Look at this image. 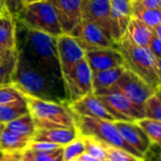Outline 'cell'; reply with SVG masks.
Instances as JSON below:
<instances>
[{
  "label": "cell",
  "mask_w": 161,
  "mask_h": 161,
  "mask_svg": "<svg viewBox=\"0 0 161 161\" xmlns=\"http://www.w3.org/2000/svg\"><path fill=\"white\" fill-rule=\"evenodd\" d=\"M69 161H79V160H77V159H72V160H69Z\"/></svg>",
  "instance_id": "obj_46"
},
{
  "label": "cell",
  "mask_w": 161,
  "mask_h": 161,
  "mask_svg": "<svg viewBox=\"0 0 161 161\" xmlns=\"http://www.w3.org/2000/svg\"><path fill=\"white\" fill-rule=\"evenodd\" d=\"M144 118L161 122L160 91L156 92L142 105Z\"/></svg>",
  "instance_id": "obj_28"
},
{
  "label": "cell",
  "mask_w": 161,
  "mask_h": 161,
  "mask_svg": "<svg viewBox=\"0 0 161 161\" xmlns=\"http://www.w3.org/2000/svg\"><path fill=\"white\" fill-rule=\"evenodd\" d=\"M30 140L18 136L0 125V151L6 152H24Z\"/></svg>",
  "instance_id": "obj_22"
},
{
  "label": "cell",
  "mask_w": 161,
  "mask_h": 161,
  "mask_svg": "<svg viewBox=\"0 0 161 161\" xmlns=\"http://www.w3.org/2000/svg\"><path fill=\"white\" fill-rule=\"evenodd\" d=\"M112 88L121 92L131 102L139 106H142L147 98L158 92L127 69H125Z\"/></svg>",
  "instance_id": "obj_10"
},
{
  "label": "cell",
  "mask_w": 161,
  "mask_h": 161,
  "mask_svg": "<svg viewBox=\"0 0 161 161\" xmlns=\"http://www.w3.org/2000/svg\"><path fill=\"white\" fill-rule=\"evenodd\" d=\"M23 98H24L23 93L12 84L0 87V105L15 100L23 99Z\"/></svg>",
  "instance_id": "obj_33"
},
{
  "label": "cell",
  "mask_w": 161,
  "mask_h": 161,
  "mask_svg": "<svg viewBox=\"0 0 161 161\" xmlns=\"http://www.w3.org/2000/svg\"><path fill=\"white\" fill-rule=\"evenodd\" d=\"M81 19L97 25L113 41L110 0H81Z\"/></svg>",
  "instance_id": "obj_11"
},
{
  "label": "cell",
  "mask_w": 161,
  "mask_h": 161,
  "mask_svg": "<svg viewBox=\"0 0 161 161\" xmlns=\"http://www.w3.org/2000/svg\"><path fill=\"white\" fill-rule=\"evenodd\" d=\"M141 0H132V2H140Z\"/></svg>",
  "instance_id": "obj_45"
},
{
  "label": "cell",
  "mask_w": 161,
  "mask_h": 161,
  "mask_svg": "<svg viewBox=\"0 0 161 161\" xmlns=\"http://www.w3.org/2000/svg\"><path fill=\"white\" fill-rule=\"evenodd\" d=\"M114 125L118 129L123 140L143 158L145 152L152 143L142 128L135 122L115 121Z\"/></svg>",
  "instance_id": "obj_17"
},
{
  "label": "cell",
  "mask_w": 161,
  "mask_h": 161,
  "mask_svg": "<svg viewBox=\"0 0 161 161\" xmlns=\"http://www.w3.org/2000/svg\"><path fill=\"white\" fill-rule=\"evenodd\" d=\"M56 10L63 34H70L81 21V0H48Z\"/></svg>",
  "instance_id": "obj_15"
},
{
  "label": "cell",
  "mask_w": 161,
  "mask_h": 161,
  "mask_svg": "<svg viewBox=\"0 0 161 161\" xmlns=\"http://www.w3.org/2000/svg\"><path fill=\"white\" fill-rule=\"evenodd\" d=\"M2 156H3V152L0 151V160H1V158H2Z\"/></svg>",
  "instance_id": "obj_44"
},
{
  "label": "cell",
  "mask_w": 161,
  "mask_h": 161,
  "mask_svg": "<svg viewBox=\"0 0 161 161\" xmlns=\"http://www.w3.org/2000/svg\"><path fill=\"white\" fill-rule=\"evenodd\" d=\"M83 153H85L84 144L81 137L78 135L76 139L63 146V161L75 159Z\"/></svg>",
  "instance_id": "obj_32"
},
{
  "label": "cell",
  "mask_w": 161,
  "mask_h": 161,
  "mask_svg": "<svg viewBox=\"0 0 161 161\" xmlns=\"http://www.w3.org/2000/svg\"><path fill=\"white\" fill-rule=\"evenodd\" d=\"M15 51V50H14ZM13 51H11V52H1L0 51V59L1 58H5V57H7L8 55H9L10 53H12Z\"/></svg>",
  "instance_id": "obj_41"
},
{
  "label": "cell",
  "mask_w": 161,
  "mask_h": 161,
  "mask_svg": "<svg viewBox=\"0 0 161 161\" xmlns=\"http://www.w3.org/2000/svg\"><path fill=\"white\" fill-rule=\"evenodd\" d=\"M69 109L75 116L102 119L115 122L112 115L106 109L94 93L86 95L68 105Z\"/></svg>",
  "instance_id": "obj_16"
},
{
  "label": "cell",
  "mask_w": 161,
  "mask_h": 161,
  "mask_svg": "<svg viewBox=\"0 0 161 161\" xmlns=\"http://www.w3.org/2000/svg\"><path fill=\"white\" fill-rule=\"evenodd\" d=\"M94 94L115 121L137 122L144 118L142 106L134 104L121 92L112 87L94 92Z\"/></svg>",
  "instance_id": "obj_7"
},
{
  "label": "cell",
  "mask_w": 161,
  "mask_h": 161,
  "mask_svg": "<svg viewBox=\"0 0 161 161\" xmlns=\"http://www.w3.org/2000/svg\"><path fill=\"white\" fill-rule=\"evenodd\" d=\"M142 6V8L149 9H158L161 8V0H141L140 2H135Z\"/></svg>",
  "instance_id": "obj_38"
},
{
  "label": "cell",
  "mask_w": 161,
  "mask_h": 161,
  "mask_svg": "<svg viewBox=\"0 0 161 161\" xmlns=\"http://www.w3.org/2000/svg\"><path fill=\"white\" fill-rule=\"evenodd\" d=\"M70 35L78 42L84 50L92 48H116L113 41L97 25L87 20L81 19Z\"/></svg>",
  "instance_id": "obj_9"
},
{
  "label": "cell",
  "mask_w": 161,
  "mask_h": 161,
  "mask_svg": "<svg viewBox=\"0 0 161 161\" xmlns=\"http://www.w3.org/2000/svg\"><path fill=\"white\" fill-rule=\"evenodd\" d=\"M62 82L67 106L86 95L93 93L92 72L85 58L67 75H62Z\"/></svg>",
  "instance_id": "obj_8"
},
{
  "label": "cell",
  "mask_w": 161,
  "mask_h": 161,
  "mask_svg": "<svg viewBox=\"0 0 161 161\" xmlns=\"http://www.w3.org/2000/svg\"><path fill=\"white\" fill-rule=\"evenodd\" d=\"M4 125L7 129H8L12 133L21 136L23 138H26L30 141L36 130L33 119L29 113L25 114Z\"/></svg>",
  "instance_id": "obj_24"
},
{
  "label": "cell",
  "mask_w": 161,
  "mask_h": 161,
  "mask_svg": "<svg viewBox=\"0 0 161 161\" xmlns=\"http://www.w3.org/2000/svg\"><path fill=\"white\" fill-rule=\"evenodd\" d=\"M5 9L13 17H15L25 7L24 0H0Z\"/></svg>",
  "instance_id": "obj_35"
},
{
  "label": "cell",
  "mask_w": 161,
  "mask_h": 161,
  "mask_svg": "<svg viewBox=\"0 0 161 161\" xmlns=\"http://www.w3.org/2000/svg\"><path fill=\"white\" fill-rule=\"evenodd\" d=\"M27 113L28 107L25 98L0 105V125H7Z\"/></svg>",
  "instance_id": "obj_23"
},
{
  "label": "cell",
  "mask_w": 161,
  "mask_h": 161,
  "mask_svg": "<svg viewBox=\"0 0 161 161\" xmlns=\"http://www.w3.org/2000/svg\"><path fill=\"white\" fill-rule=\"evenodd\" d=\"M144 161H160V144H151L143 156Z\"/></svg>",
  "instance_id": "obj_36"
},
{
  "label": "cell",
  "mask_w": 161,
  "mask_h": 161,
  "mask_svg": "<svg viewBox=\"0 0 161 161\" xmlns=\"http://www.w3.org/2000/svg\"><path fill=\"white\" fill-rule=\"evenodd\" d=\"M133 17L155 29L161 25V11L158 9H149L142 8L139 4L133 2Z\"/></svg>",
  "instance_id": "obj_25"
},
{
  "label": "cell",
  "mask_w": 161,
  "mask_h": 161,
  "mask_svg": "<svg viewBox=\"0 0 161 161\" xmlns=\"http://www.w3.org/2000/svg\"><path fill=\"white\" fill-rule=\"evenodd\" d=\"M132 0H110V20L112 38L115 44L124 38L128 24L133 17Z\"/></svg>",
  "instance_id": "obj_14"
},
{
  "label": "cell",
  "mask_w": 161,
  "mask_h": 161,
  "mask_svg": "<svg viewBox=\"0 0 161 161\" xmlns=\"http://www.w3.org/2000/svg\"><path fill=\"white\" fill-rule=\"evenodd\" d=\"M106 161H144L125 150L106 145Z\"/></svg>",
  "instance_id": "obj_31"
},
{
  "label": "cell",
  "mask_w": 161,
  "mask_h": 161,
  "mask_svg": "<svg viewBox=\"0 0 161 161\" xmlns=\"http://www.w3.org/2000/svg\"><path fill=\"white\" fill-rule=\"evenodd\" d=\"M25 1V4H30V3H33V2H37V1H41V0H24Z\"/></svg>",
  "instance_id": "obj_43"
},
{
  "label": "cell",
  "mask_w": 161,
  "mask_h": 161,
  "mask_svg": "<svg viewBox=\"0 0 161 161\" xmlns=\"http://www.w3.org/2000/svg\"><path fill=\"white\" fill-rule=\"evenodd\" d=\"M60 147H62V146L58 145V144H54V143H50V142L30 141V142L28 143L25 150H28V151L33 152V153H48V152H52L54 150H57Z\"/></svg>",
  "instance_id": "obj_34"
},
{
  "label": "cell",
  "mask_w": 161,
  "mask_h": 161,
  "mask_svg": "<svg viewBox=\"0 0 161 161\" xmlns=\"http://www.w3.org/2000/svg\"><path fill=\"white\" fill-rule=\"evenodd\" d=\"M18 52L17 49L0 59V87L12 84V75L15 70Z\"/></svg>",
  "instance_id": "obj_26"
},
{
  "label": "cell",
  "mask_w": 161,
  "mask_h": 161,
  "mask_svg": "<svg viewBox=\"0 0 161 161\" xmlns=\"http://www.w3.org/2000/svg\"><path fill=\"white\" fill-rule=\"evenodd\" d=\"M16 48L37 66L57 79L62 80L56 37L28 29L16 21Z\"/></svg>",
  "instance_id": "obj_2"
},
{
  "label": "cell",
  "mask_w": 161,
  "mask_h": 161,
  "mask_svg": "<svg viewBox=\"0 0 161 161\" xmlns=\"http://www.w3.org/2000/svg\"><path fill=\"white\" fill-rule=\"evenodd\" d=\"M145 133L152 144H160L161 122L142 118L135 122Z\"/></svg>",
  "instance_id": "obj_27"
},
{
  "label": "cell",
  "mask_w": 161,
  "mask_h": 161,
  "mask_svg": "<svg viewBox=\"0 0 161 161\" xmlns=\"http://www.w3.org/2000/svg\"><path fill=\"white\" fill-rule=\"evenodd\" d=\"M23 161H63V146L48 153H33L25 150L22 153Z\"/></svg>",
  "instance_id": "obj_30"
},
{
  "label": "cell",
  "mask_w": 161,
  "mask_h": 161,
  "mask_svg": "<svg viewBox=\"0 0 161 161\" xmlns=\"http://www.w3.org/2000/svg\"><path fill=\"white\" fill-rule=\"evenodd\" d=\"M25 27L58 37L62 33L57 13L48 0H41L25 5L14 17Z\"/></svg>",
  "instance_id": "obj_5"
},
{
  "label": "cell",
  "mask_w": 161,
  "mask_h": 161,
  "mask_svg": "<svg viewBox=\"0 0 161 161\" xmlns=\"http://www.w3.org/2000/svg\"><path fill=\"white\" fill-rule=\"evenodd\" d=\"M149 50L152 52V54L161 60V39L153 35L149 45H148Z\"/></svg>",
  "instance_id": "obj_37"
},
{
  "label": "cell",
  "mask_w": 161,
  "mask_h": 161,
  "mask_svg": "<svg viewBox=\"0 0 161 161\" xmlns=\"http://www.w3.org/2000/svg\"><path fill=\"white\" fill-rule=\"evenodd\" d=\"M16 50V21L8 11L0 14V51Z\"/></svg>",
  "instance_id": "obj_19"
},
{
  "label": "cell",
  "mask_w": 161,
  "mask_h": 161,
  "mask_svg": "<svg viewBox=\"0 0 161 161\" xmlns=\"http://www.w3.org/2000/svg\"><path fill=\"white\" fill-rule=\"evenodd\" d=\"M21 161H23V160H22V159H21Z\"/></svg>",
  "instance_id": "obj_47"
},
{
  "label": "cell",
  "mask_w": 161,
  "mask_h": 161,
  "mask_svg": "<svg viewBox=\"0 0 161 161\" xmlns=\"http://www.w3.org/2000/svg\"><path fill=\"white\" fill-rule=\"evenodd\" d=\"M57 53L61 75H67L85 57V50L70 34L57 37Z\"/></svg>",
  "instance_id": "obj_12"
},
{
  "label": "cell",
  "mask_w": 161,
  "mask_h": 161,
  "mask_svg": "<svg viewBox=\"0 0 161 161\" xmlns=\"http://www.w3.org/2000/svg\"><path fill=\"white\" fill-rule=\"evenodd\" d=\"M153 29L138 19L132 17L125 36L135 45L147 48L153 37Z\"/></svg>",
  "instance_id": "obj_20"
},
{
  "label": "cell",
  "mask_w": 161,
  "mask_h": 161,
  "mask_svg": "<svg viewBox=\"0 0 161 161\" xmlns=\"http://www.w3.org/2000/svg\"><path fill=\"white\" fill-rule=\"evenodd\" d=\"M85 153L89 154L90 156L99 159L100 161H106V145L105 143L88 136H81Z\"/></svg>",
  "instance_id": "obj_29"
},
{
  "label": "cell",
  "mask_w": 161,
  "mask_h": 161,
  "mask_svg": "<svg viewBox=\"0 0 161 161\" xmlns=\"http://www.w3.org/2000/svg\"><path fill=\"white\" fill-rule=\"evenodd\" d=\"M24 95V94H23ZM36 129L75 128V115L67 105L24 95Z\"/></svg>",
  "instance_id": "obj_4"
},
{
  "label": "cell",
  "mask_w": 161,
  "mask_h": 161,
  "mask_svg": "<svg viewBox=\"0 0 161 161\" xmlns=\"http://www.w3.org/2000/svg\"><path fill=\"white\" fill-rule=\"evenodd\" d=\"M17 52L12 85L24 95L67 105L62 80L37 66L20 50L17 49Z\"/></svg>",
  "instance_id": "obj_1"
},
{
  "label": "cell",
  "mask_w": 161,
  "mask_h": 161,
  "mask_svg": "<svg viewBox=\"0 0 161 161\" xmlns=\"http://www.w3.org/2000/svg\"><path fill=\"white\" fill-rule=\"evenodd\" d=\"M125 71V67L121 66L92 74L93 93L112 87L118 81Z\"/></svg>",
  "instance_id": "obj_21"
},
{
  "label": "cell",
  "mask_w": 161,
  "mask_h": 161,
  "mask_svg": "<svg viewBox=\"0 0 161 161\" xmlns=\"http://www.w3.org/2000/svg\"><path fill=\"white\" fill-rule=\"evenodd\" d=\"M4 11H7V10L5 9V8H4L3 4H2V3H1V1H0V14H2Z\"/></svg>",
  "instance_id": "obj_42"
},
{
  "label": "cell",
  "mask_w": 161,
  "mask_h": 161,
  "mask_svg": "<svg viewBox=\"0 0 161 161\" xmlns=\"http://www.w3.org/2000/svg\"><path fill=\"white\" fill-rule=\"evenodd\" d=\"M23 152H6L3 153L0 161H21Z\"/></svg>",
  "instance_id": "obj_39"
},
{
  "label": "cell",
  "mask_w": 161,
  "mask_h": 161,
  "mask_svg": "<svg viewBox=\"0 0 161 161\" xmlns=\"http://www.w3.org/2000/svg\"><path fill=\"white\" fill-rule=\"evenodd\" d=\"M78 137L75 128L36 129L31 139L33 142H45L64 146Z\"/></svg>",
  "instance_id": "obj_18"
},
{
  "label": "cell",
  "mask_w": 161,
  "mask_h": 161,
  "mask_svg": "<svg viewBox=\"0 0 161 161\" xmlns=\"http://www.w3.org/2000/svg\"><path fill=\"white\" fill-rule=\"evenodd\" d=\"M121 53L125 69L129 70L156 91H160L161 60L158 59L149 48L132 43L125 36L116 44Z\"/></svg>",
  "instance_id": "obj_3"
},
{
  "label": "cell",
  "mask_w": 161,
  "mask_h": 161,
  "mask_svg": "<svg viewBox=\"0 0 161 161\" xmlns=\"http://www.w3.org/2000/svg\"><path fill=\"white\" fill-rule=\"evenodd\" d=\"M84 58L92 74L125 66L124 58L119 50L115 47L88 49L85 50Z\"/></svg>",
  "instance_id": "obj_13"
},
{
  "label": "cell",
  "mask_w": 161,
  "mask_h": 161,
  "mask_svg": "<svg viewBox=\"0 0 161 161\" xmlns=\"http://www.w3.org/2000/svg\"><path fill=\"white\" fill-rule=\"evenodd\" d=\"M75 129L78 135L92 137L108 146L125 150L131 155L142 158L137 151L123 140L118 129L114 125V122L80 116H75Z\"/></svg>",
  "instance_id": "obj_6"
},
{
  "label": "cell",
  "mask_w": 161,
  "mask_h": 161,
  "mask_svg": "<svg viewBox=\"0 0 161 161\" xmlns=\"http://www.w3.org/2000/svg\"><path fill=\"white\" fill-rule=\"evenodd\" d=\"M75 159H77V160L79 161H100L99 159H97V158H95L90 156V155L87 154V153H83V154L80 155L78 158H76Z\"/></svg>",
  "instance_id": "obj_40"
}]
</instances>
